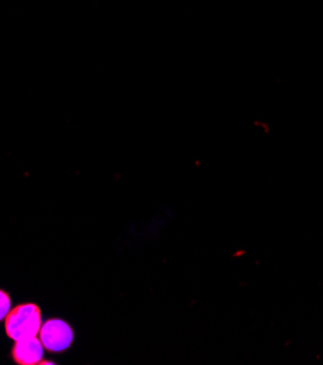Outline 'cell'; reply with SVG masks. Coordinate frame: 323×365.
Masks as SVG:
<instances>
[{"mask_svg":"<svg viewBox=\"0 0 323 365\" xmlns=\"http://www.w3.org/2000/svg\"><path fill=\"white\" fill-rule=\"evenodd\" d=\"M44 345L40 338L29 336L15 341L12 349V358L19 365H34L40 364L44 356Z\"/></svg>","mask_w":323,"mask_h":365,"instance_id":"3","label":"cell"},{"mask_svg":"<svg viewBox=\"0 0 323 365\" xmlns=\"http://www.w3.org/2000/svg\"><path fill=\"white\" fill-rule=\"evenodd\" d=\"M43 324L41 310L34 303H24L14 307L5 319V332L8 338L19 341L37 336Z\"/></svg>","mask_w":323,"mask_h":365,"instance_id":"1","label":"cell"},{"mask_svg":"<svg viewBox=\"0 0 323 365\" xmlns=\"http://www.w3.org/2000/svg\"><path fill=\"white\" fill-rule=\"evenodd\" d=\"M12 310V300L11 296L5 289H0V322L5 320L9 312Z\"/></svg>","mask_w":323,"mask_h":365,"instance_id":"4","label":"cell"},{"mask_svg":"<svg viewBox=\"0 0 323 365\" xmlns=\"http://www.w3.org/2000/svg\"><path fill=\"white\" fill-rule=\"evenodd\" d=\"M40 339L50 352H64L73 344V331L61 319H48L41 324Z\"/></svg>","mask_w":323,"mask_h":365,"instance_id":"2","label":"cell"}]
</instances>
